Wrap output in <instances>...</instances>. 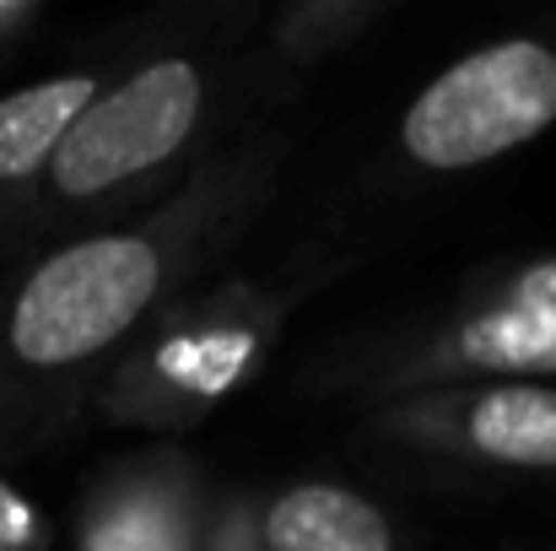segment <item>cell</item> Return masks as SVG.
Instances as JSON below:
<instances>
[{
  "mask_svg": "<svg viewBox=\"0 0 556 551\" xmlns=\"http://www.w3.org/2000/svg\"><path fill=\"white\" fill-rule=\"evenodd\" d=\"M216 205V189H194L174 211H163V222L109 227L33 265L5 309L11 363L54 378L109 358L163 303Z\"/></svg>",
  "mask_w": 556,
  "mask_h": 551,
  "instance_id": "cell-1",
  "label": "cell"
},
{
  "mask_svg": "<svg viewBox=\"0 0 556 551\" xmlns=\"http://www.w3.org/2000/svg\"><path fill=\"white\" fill-rule=\"evenodd\" d=\"M556 125V49L492 38L438 71L400 120V152L427 174H476Z\"/></svg>",
  "mask_w": 556,
  "mask_h": 551,
  "instance_id": "cell-2",
  "label": "cell"
},
{
  "mask_svg": "<svg viewBox=\"0 0 556 551\" xmlns=\"http://www.w3.org/2000/svg\"><path fill=\"white\" fill-rule=\"evenodd\" d=\"M552 384L556 378V254L503 271L416 341L383 352L378 384L416 395L438 384Z\"/></svg>",
  "mask_w": 556,
  "mask_h": 551,
  "instance_id": "cell-3",
  "label": "cell"
},
{
  "mask_svg": "<svg viewBox=\"0 0 556 551\" xmlns=\"http://www.w3.org/2000/svg\"><path fill=\"white\" fill-rule=\"evenodd\" d=\"M211 82L194 60H152L119 87L98 92L54 147L43 179L65 205L103 200L174 163L205 120Z\"/></svg>",
  "mask_w": 556,
  "mask_h": 551,
  "instance_id": "cell-4",
  "label": "cell"
},
{
  "mask_svg": "<svg viewBox=\"0 0 556 551\" xmlns=\"http://www.w3.org/2000/svg\"><path fill=\"white\" fill-rule=\"evenodd\" d=\"M372 427L378 438L497 471H556V384H438L394 395Z\"/></svg>",
  "mask_w": 556,
  "mask_h": 551,
  "instance_id": "cell-5",
  "label": "cell"
},
{
  "mask_svg": "<svg viewBox=\"0 0 556 551\" xmlns=\"http://www.w3.org/2000/svg\"><path fill=\"white\" fill-rule=\"evenodd\" d=\"M260 341L265 330L254 325V309L243 298H216L130 358L109 405L130 422H189L254 367Z\"/></svg>",
  "mask_w": 556,
  "mask_h": 551,
  "instance_id": "cell-6",
  "label": "cell"
},
{
  "mask_svg": "<svg viewBox=\"0 0 556 551\" xmlns=\"http://www.w3.org/2000/svg\"><path fill=\"white\" fill-rule=\"evenodd\" d=\"M87 551H200V498L179 460H141L109 476L87 509Z\"/></svg>",
  "mask_w": 556,
  "mask_h": 551,
  "instance_id": "cell-7",
  "label": "cell"
},
{
  "mask_svg": "<svg viewBox=\"0 0 556 551\" xmlns=\"http://www.w3.org/2000/svg\"><path fill=\"white\" fill-rule=\"evenodd\" d=\"M265 551H394L389 514L352 487L298 481L260 509Z\"/></svg>",
  "mask_w": 556,
  "mask_h": 551,
  "instance_id": "cell-8",
  "label": "cell"
},
{
  "mask_svg": "<svg viewBox=\"0 0 556 551\" xmlns=\"http://www.w3.org/2000/svg\"><path fill=\"white\" fill-rule=\"evenodd\" d=\"M98 76H49L33 82L11 98H0V184H33L43 179L54 147L65 130L81 120V109L98 98Z\"/></svg>",
  "mask_w": 556,
  "mask_h": 551,
  "instance_id": "cell-9",
  "label": "cell"
},
{
  "mask_svg": "<svg viewBox=\"0 0 556 551\" xmlns=\"http://www.w3.org/2000/svg\"><path fill=\"white\" fill-rule=\"evenodd\" d=\"M378 5L368 0H308L276 16V49L298 65H314L325 54H336L341 43H352L363 27H372Z\"/></svg>",
  "mask_w": 556,
  "mask_h": 551,
  "instance_id": "cell-10",
  "label": "cell"
},
{
  "mask_svg": "<svg viewBox=\"0 0 556 551\" xmlns=\"http://www.w3.org/2000/svg\"><path fill=\"white\" fill-rule=\"evenodd\" d=\"M200 551H265L260 541V503L227 498L211 525H200Z\"/></svg>",
  "mask_w": 556,
  "mask_h": 551,
  "instance_id": "cell-11",
  "label": "cell"
}]
</instances>
